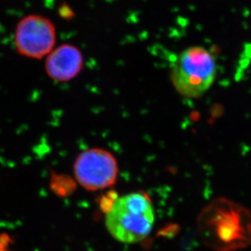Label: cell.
Segmentation results:
<instances>
[{
  "instance_id": "7",
  "label": "cell",
  "mask_w": 251,
  "mask_h": 251,
  "mask_svg": "<svg viewBox=\"0 0 251 251\" xmlns=\"http://www.w3.org/2000/svg\"><path fill=\"white\" fill-rule=\"evenodd\" d=\"M3 251V250H2V251Z\"/></svg>"
},
{
  "instance_id": "1",
  "label": "cell",
  "mask_w": 251,
  "mask_h": 251,
  "mask_svg": "<svg viewBox=\"0 0 251 251\" xmlns=\"http://www.w3.org/2000/svg\"><path fill=\"white\" fill-rule=\"evenodd\" d=\"M205 217L209 242L218 251H237L251 244V213L244 206L221 198L210 205Z\"/></svg>"
},
{
  "instance_id": "3",
  "label": "cell",
  "mask_w": 251,
  "mask_h": 251,
  "mask_svg": "<svg viewBox=\"0 0 251 251\" xmlns=\"http://www.w3.org/2000/svg\"><path fill=\"white\" fill-rule=\"evenodd\" d=\"M216 75L217 65L213 54L202 47H189L177 56L171 79L180 96L197 99L210 89Z\"/></svg>"
},
{
  "instance_id": "6",
  "label": "cell",
  "mask_w": 251,
  "mask_h": 251,
  "mask_svg": "<svg viewBox=\"0 0 251 251\" xmlns=\"http://www.w3.org/2000/svg\"><path fill=\"white\" fill-rule=\"evenodd\" d=\"M83 56L77 47L62 44L48 55L45 70L51 79L68 82L75 78L83 67Z\"/></svg>"
},
{
  "instance_id": "4",
  "label": "cell",
  "mask_w": 251,
  "mask_h": 251,
  "mask_svg": "<svg viewBox=\"0 0 251 251\" xmlns=\"http://www.w3.org/2000/svg\"><path fill=\"white\" fill-rule=\"evenodd\" d=\"M119 172V164L114 155L99 148L85 150L78 154L74 163L75 179L88 191L114 186Z\"/></svg>"
},
{
  "instance_id": "2",
  "label": "cell",
  "mask_w": 251,
  "mask_h": 251,
  "mask_svg": "<svg viewBox=\"0 0 251 251\" xmlns=\"http://www.w3.org/2000/svg\"><path fill=\"white\" fill-rule=\"evenodd\" d=\"M154 210L145 193H132L118 198L106 210L105 225L110 234L123 243H136L152 231Z\"/></svg>"
},
{
  "instance_id": "5",
  "label": "cell",
  "mask_w": 251,
  "mask_h": 251,
  "mask_svg": "<svg viewBox=\"0 0 251 251\" xmlns=\"http://www.w3.org/2000/svg\"><path fill=\"white\" fill-rule=\"evenodd\" d=\"M56 41V26L48 17L31 14L23 17L15 29L14 43L18 53L42 59L51 53Z\"/></svg>"
}]
</instances>
